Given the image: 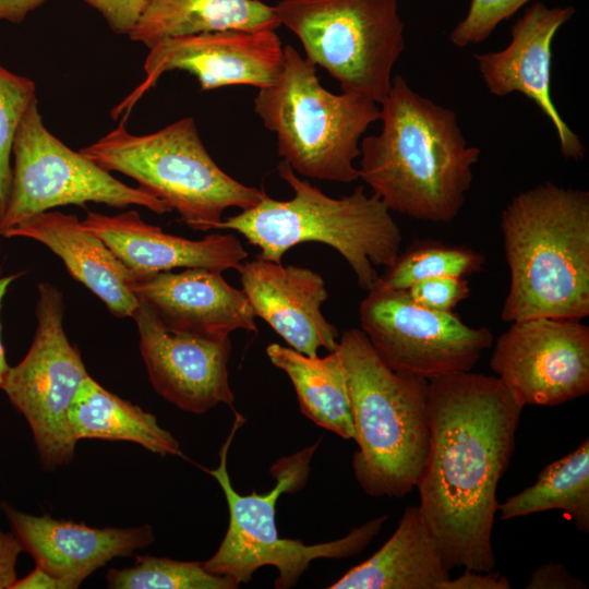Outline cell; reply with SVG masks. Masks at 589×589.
<instances>
[{
	"label": "cell",
	"instance_id": "cell-35",
	"mask_svg": "<svg viewBox=\"0 0 589 589\" xmlns=\"http://www.w3.org/2000/svg\"><path fill=\"white\" fill-rule=\"evenodd\" d=\"M507 577L492 572H478L464 568V573L456 578H448L443 589H509Z\"/></svg>",
	"mask_w": 589,
	"mask_h": 589
},
{
	"label": "cell",
	"instance_id": "cell-14",
	"mask_svg": "<svg viewBox=\"0 0 589 589\" xmlns=\"http://www.w3.org/2000/svg\"><path fill=\"white\" fill-rule=\"evenodd\" d=\"M284 61L275 29H220L170 37L152 48L144 62L145 80L115 111L129 112L136 100L168 71L193 75L202 91L230 85H272Z\"/></svg>",
	"mask_w": 589,
	"mask_h": 589
},
{
	"label": "cell",
	"instance_id": "cell-18",
	"mask_svg": "<svg viewBox=\"0 0 589 589\" xmlns=\"http://www.w3.org/2000/svg\"><path fill=\"white\" fill-rule=\"evenodd\" d=\"M133 291L170 330L212 339L238 329L256 332L255 315L242 290L221 271L184 268L134 278Z\"/></svg>",
	"mask_w": 589,
	"mask_h": 589
},
{
	"label": "cell",
	"instance_id": "cell-3",
	"mask_svg": "<svg viewBox=\"0 0 589 589\" xmlns=\"http://www.w3.org/2000/svg\"><path fill=\"white\" fill-rule=\"evenodd\" d=\"M510 285L504 322L589 315V192L546 181L501 215Z\"/></svg>",
	"mask_w": 589,
	"mask_h": 589
},
{
	"label": "cell",
	"instance_id": "cell-13",
	"mask_svg": "<svg viewBox=\"0 0 589 589\" xmlns=\"http://www.w3.org/2000/svg\"><path fill=\"white\" fill-rule=\"evenodd\" d=\"M490 366L521 405L557 406L589 393V326L581 320L513 322Z\"/></svg>",
	"mask_w": 589,
	"mask_h": 589
},
{
	"label": "cell",
	"instance_id": "cell-6",
	"mask_svg": "<svg viewBox=\"0 0 589 589\" xmlns=\"http://www.w3.org/2000/svg\"><path fill=\"white\" fill-rule=\"evenodd\" d=\"M254 112L276 135L278 155L299 175L351 183L360 140L380 119L376 103L358 94H334L320 82L316 65L291 45L284 47L276 81L259 88Z\"/></svg>",
	"mask_w": 589,
	"mask_h": 589
},
{
	"label": "cell",
	"instance_id": "cell-7",
	"mask_svg": "<svg viewBox=\"0 0 589 589\" xmlns=\"http://www.w3.org/2000/svg\"><path fill=\"white\" fill-rule=\"evenodd\" d=\"M80 152L103 169L134 179L197 231L218 229L227 208H253L266 195L216 164L192 117L142 135L131 134L121 122Z\"/></svg>",
	"mask_w": 589,
	"mask_h": 589
},
{
	"label": "cell",
	"instance_id": "cell-34",
	"mask_svg": "<svg viewBox=\"0 0 589 589\" xmlns=\"http://www.w3.org/2000/svg\"><path fill=\"white\" fill-rule=\"evenodd\" d=\"M24 548L12 532H3L0 529V589H10L17 579L16 563Z\"/></svg>",
	"mask_w": 589,
	"mask_h": 589
},
{
	"label": "cell",
	"instance_id": "cell-1",
	"mask_svg": "<svg viewBox=\"0 0 589 589\" xmlns=\"http://www.w3.org/2000/svg\"><path fill=\"white\" fill-rule=\"evenodd\" d=\"M522 408L496 376L468 371L429 380L430 449L416 488L447 570L496 565V492Z\"/></svg>",
	"mask_w": 589,
	"mask_h": 589
},
{
	"label": "cell",
	"instance_id": "cell-4",
	"mask_svg": "<svg viewBox=\"0 0 589 589\" xmlns=\"http://www.w3.org/2000/svg\"><path fill=\"white\" fill-rule=\"evenodd\" d=\"M337 350L358 445L354 478L372 497L402 498L416 489L429 455V380L394 372L358 328L341 334Z\"/></svg>",
	"mask_w": 589,
	"mask_h": 589
},
{
	"label": "cell",
	"instance_id": "cell-2",
	"mask_svg": "<svg viewBox=\"0 0 589 589\" xmlns=\"http://www.w3.org/2000/svg\"><path fill=\"white\" fill-rule=\"evenodd\" d=\"M378 134L360 143L359 179L389 211L449 224L462 208L480 149L455 111L414 92L399 74L381 103Z\"/></svg>",
	"mask_w": 589,
	"mask_h": 589
},
{
	"label": "cell",
	"instance_id": "cell-30",
	"mask_svg": "<svg viewBox=\"0 0 589 589\" xmlns=\"http://www.w3.org/2000/svg\"><path fill=\"white\" fill-rule=\"evenodd\" d=\"M531 0H471L466 16L453 28L449 40L459 48L488 39L496 26Z\"/></svg>",
	"mask_w": 589,
	"mask_h": 589
},
{
	"label": "cell",
	"instance_id": "cell-22",
	"mask_svg": "<svg viewBox=\"0 0 589 589\" xmlns=\"http://www.w3.org/2000/svg\"><path fill=\"white\" fill-rule=\"evenodd\" d=\"M449 577L419 505H410L383 546L328 588L443 589Z\"/></svg>",
	"mask_w": 589,
	"mask_h": 589
},
{
	"label": "cell",
	"instance_id": "cell-21",
	"mask_svg": "<svg viewBox=\"0 0 589 589\" xmlns=\"http://www.w3.org/2000/svg\"><path fill=\"white\" fill-rule=\"evenodd\" d=\"M1 236L38 241L58 255L116 317H132L139 305L134 276L103 240L83 228L76 215L47 211L24 219Z\"/></svg>",
	"mask_w": 589,
	"mask_h": 589
},
{
	"label": "cell",
	"instance_id": "cell-26",
	"mask_svg": "<svg viewBox=\"0 0 589 589\" xmlns=\"http://www.w3.org/2000/svg\"><path fill=\"white\" fill-rule=\"evenodd\" d=\"M500 518L509 520L546 510H563L575 527L589 532V440L546 465L537 481L498 505Z\"/></svg>",
	"mask_w": 589,
	"mask_h": 589
},
{
	"label": "cell",
	"instance_id": "cell-9",
	"mask_svg": "<svg viewBox=\"0 0 589 589\" xmlns=\"http://www.w3.org/2000/svg\"><path fill=\"white\" fill-rule=\"evenodd\" d=\"M273 8L305 59L326 70L344 93L376 104L385 99L405 49L398 0H280Z\"/></svg>",
	"mask_w": 589,
	"mask_h": 589
},
{
	"label": "cell",
	"instance_id": "cell-20",
	"mask_svg": "<svg viewBox=\"0 0 589 589\" xmlns=\"http://www.w3.org/2000/svg\"><path fill=\"white\" fill-rule=\"evenodd\" d=\"M81 224L104 241L134 278L173 268L238 271L248 257L241 241L231 233L190 240L145 223L134 209L113 216L87 211Z\"/></svg>",
	"mask_w": 589,
	"mask_h": 589
},
{
	"label": "cell",
	"instance_id": "cell-12",
	"mask_svg": "<svg viewBox=\"0 0 589 589\" xmlns=\"http://www.w3.org/2000/svg\"><path fill=\"white\" fill-rule=\"evenodd\" d=\"M361 330L394 372L425 380L473 369L494 337L486 326L471 327L454 312L417 304L407 290L378 280L359 309Z\"/></svg>",
	"mask_w": 589,
	"mask_h": 589
},
{
	"label": "cell",
	"instance_id": "cell-17",
	"mask_svg": "<svg viewBox=\"0 0 589 589\" xmlns=\"http://www.w3.org/2000/svg\"><path fill=\"white\" fill-rule=\"evenodd\" d=\"M242 291L255 317L264 320L290 348L317 357L334 351L338 330L322 313L328 298L321 275L305 267L255 257L238 268Z\"/></svg>",
	"mask_w": 589,
	"mask_h": 589
},
{
	"label": "cell",
	"instance_id": "cell-11",
	"mask_svg": "<svg viewBox=\"0 0 589 589\" xmlns=\"http://www.w3.org/2000/svg\"><path fill=\"white\" fill-rule=\"evenodd\" d=\"M37 289L32 345L22 361L10 366L1 389L28 422L44 468L52 470L74 457L77 440L68 412L88 373L63 327L62 292L47 281Z\"/></svg>",
	"mask_w": 589,
	"mask_h": 589
},
{
	"label": "cell",
	"instance_id": "cell-29",
	"mask_svg": "<svg viewBox=\"0 0 589 589\" xmlns=\"http://www.w3.org/2000/svg\"><path fill=\"white\" fill-rule=\"evenodd\" d=\"M36 98L35 82L0 62V230L11 189L14 137L23 115Z\"/></svg>",
	"mask_w": 589,
	"mask_h": 589
},
{
	"label": "cell",
	"instance_id": "cell-32",
	"mask_svg": "<svg viewBox=\"0 0 589 589\" xmlns=\"http://www.w3.org/2000/svg\"><path fill=\"white\" fill-rule=\"evenodd\" d=\"M85 2L104 16L112 32L129 35L147 0H85Z\"/></svg>",
	"mask_w": 589,
	"mask_h": 589
},
{
	"label": "cell",
	"instance_id": "cell-15",
	"mask_svg": "<svg viewBox=\"0 0 589 589\" xmlns=\"http://www.w3.org/2000/svg\"><path fill=\"white\" fill-rule=\"evenodd\" d=\"M132 317L149 381L163 398L193 413H204L219 404L232 406L229 338L212 339L172 332L140 299Z\"/></svg>",
	"mask_w": 589,
	"mask_h": 589
},
{
	"label": "cell",
	"instance_id": "cell-23",
	"mask_svg": "<svg viewBox=\"0 0 589 589\" xmlns=\"http://www.w3.org/2000/svg\"><path fill=\"white\" fill-rule=\"evenodd\" d=\"M274 8L261 0H147L129 33L148 49L163 39L228 28L279 27Z\"/></svg>",
	"mask_w": 589,
	"mask_h": 589
},
{
	"label": "cell",
	"instance_id": "cell-24",
	"mask_svg": "<svg viewBox=\"0 0 589 589\" xmlns=\"http://www.w3.org/2000/svg\"><path fill=\"white\" fill-rule=\"evenodd\" d=\"M74 437L129 441L147 450L181 455L180 444L155 414L104 388L89 375L80 384L68 412Z\"/></svg>",
	"mask_w": 589,
	"mask_h": 589
},
{
	"label": "cell",
	"instance_id": "cell-10",
	"mask_svg": "<svg viewBox=\"0 0 589 589\" xmlns=\"http://www.w3.org/2000/svg\"><path fill=\"white\" fill-rule=\"evenodd\" d=\"M12 156L11 189L0 235L24 219L70 204L136 205L158 215L170 212L159 199L119 181L56 137L43 122L37 98L22 117Z\"/></svg>",
	"mask_w": 589,
	"mask_h": 589
},
{
	"label": "cell",
	"instance_id": "cell-27",
	"mask_svg": "<svg viewBox=\"0 0 589 589\" xmlns=\"http://www.w3.org/2000/svg\"><path fill=\"white\" fill-rule=\"evenodd\" d=\"M485 264L482 253L460 244L418 240L397 256L380 280L392 289L407 290L430 277H467L480 273Z\"/></svg>",
	"mask_w": 589,
	"mask_h": 589
},
{
	"label": "cell",
	"instance_id": "cell-31",
	"mask_svg": "<svg viewBox=\"0 0 589 589\" xmlns=\"http://www.w3.org/2000/svg\"><path fill=\"white\" fill-rule=\"evenodd\" d=\"M419 305L438 312H453L459 302L470 296L466 277L438 276L421 279L407 289Z\"/></svg>",
	"mask_w": 589,
	"mask_h": 589
},
{
	"label": "cell",
	"instance_id": "cell-25",
	"mask_svg": "<svg viewBox=\"0 0 589 589\" xmlns=\"http://www.w3.org/2000/svg\"><path fill=\"white\" fill-rule=\"evenodd\" d=\"M266 353L289 376L306 418L345 440L353 438L347 375L337 349L320 358L271 344Z\"/></svg>",
	"mask_w": 589,
	"mask_h": 589
},
{
	"label": "cell",
	"instance_id": "cell-37",
	"mask_svg": "<svg viewBox=\"0 0 589 589\" xmlns=\"http://www.w3.org/2000/svg\"><path fill=\"white\" fill-rule=\"evenodd\" d=\"M46 0H0V20L21 23L28 12L41 5Z\"/></svg>",
	"mask_w": 589,
	"mask_h": 589
},
{
	"label": "cell",
	"instance_id": "cell-38",
	"mask_svg": "<svg viewBox=\"0 0 589 589\" xmlns=\"http://www.w3.org/2000/svg\"><path fill=\"white\" fill-rule=\"evenodd\" d=\"M21 275L22 273L8 275V276H0V312H1L2 301L5 297V293L10 285ZM9 369H10V365L8 364L7 359H5V350L2 344V339H1V325H0V389L4 383Z\"/></svg>",
	"mask_w": 589,
	"mask_h": 589
},
{
	"label": "cell",
	"instance_id": "cell-36",
	"mask_svg": "<svg viewBox=\"0 0 589 589\" xmlns=\"http://www.w3.org/2000/svg\"><path fill=\"white\" fill-rule=\"evenodd\" d=\"M10 589H64V587L57 578L36 565L28 575L16 579Z\"/></svg>",
	"mask_w": 589,
	"mask_h": 589
},
{
	"label": "cell",
	"instance_id": "cell-28",
	"mask_svg": "<svg viewBox=\"0 0 589 589\" xmlns=\"http://www.w3.org/2000/svg\"><path fill=\"white\" fill-rule=\"evenodd\" d=\"M133 566L107 572L112 589H236L239 585L207 572L203 562H184L142 555Z\"/></svg>",
	"mask_w": 589,
	"mask_h": 589
},
{
	"label": "cell",
	"instance_id": "cell-8",
	"mask_svg": "<svg viewBox=\"0 0 589 589\" xmlns=\"http://www.w3.org/2000/svg\"><path fill=\"white\" fill-rule=\"evenodd\" d=\"M235 417L219 450L218 467L206 470L219 483L229 509L227 532L215 554L203 562L207 572L241 585L249 582L259 568L269 565L278 570L275 587L288 589L297 584L312 561L350 557L369 545L388 515L373 518L330 542L306 545L300 540L280 538L275 521L277 500L281 493H293L304 486L317 443L280 458L272 467L271 473L277 481L271 492L241 495L233 489L227 470L228 449L244 422L239 412L235 411Z\"/></svg>",
	"mask_w": 589,
	"mask_h": 589
},
{
	"label": "cell",
	"instance_id": "cell-16",
	"mask_svg": "<svg viewBox=\"0 0 589 589\" xmlns=\"http://www.w3.org/2000/svg\"><path fill=\"white\" fill-rule=\"evenodd\" d=\"M575 12L572 5L549 8L538 1L512 25V38L504 49L474 53V59L492 95L504 97L520 93L528 97L554 127L562 155L579 161L586 156V148L551 97L552 41Z\"/></svg>",
	"mask_w": 589,
	"mask_h": 589
},
{
	"label": "cell",
	"instance_id": "cell-33",
	"mask_svg": "<svg viewBox=\"0 0 589 589\" xmlns=\"http://www.w3.org/2000/svg\"><path fill=\"white\" fill-rule=\"evenodd\" d=\"M586 584L574 577L562 564L546 563L536 568L526 589H585Z\"/></svg>",
	"mask_w": 589,
	"mask_h": 589
},
{
	"label": "cell",
	"instance_id": "cell-19",
	"mask_svg": "<svg viewBox=\"0 0 589 589\" xmlns=\"http://www.w3.org/2000/svg\"><path fill=\"white\" fill-rule=\"evenodd\" d=\"M12 531L36 565L64 589H76L96 569L116 557L131 555L154 542L153 528H92L84 524L35 516L1 503Z\"/></svg>",
	"mask_w": 589,
	"mask_h": 589
},
{
	"label": "cell",
	"instance_id": "cell-5",
	"mask_svg": "<svg viewBox=\"0 0 589 589\" xmlns=\"http://www.w3.org/2000/svg\"><path fill=\"white\" fill-rule=\"evenodd\" d=\"M277 172L293 191L290 200L266 194L253 208L223 219L218 229L241 233L261 250L257 257L277 263L300 243L330 245L368 291L380 278L374 266H390L400 252L402 235L388 207L375 195L368 196L362 185L349 195L330 197L300 179L285 160Z\"/></svg>",
	"mask_w": 589,
	"mask_h": 589
}]
</instances>
